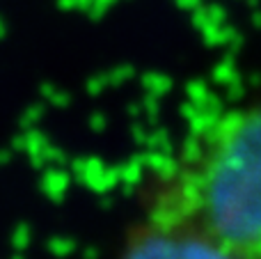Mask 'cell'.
I'll return each instance as SVG.
<instances>
[{
  "instance_id": "2",
  "label": "cell",
  "mask_w": 261,
  "mask_h": 259,
  "mask_svg": "<svg viewBox=\"0 0 261 259\" xmlns=\"http://www.w3.org/2000/svg\"><path fill=\"white\" fill-rule=\"evenodd\" d=\"M117 259H243L181 216L147 200L126 229Z\"/></svg>"
},
{
  "instance_id": "1",
  "label": "cell",
  "mask_w": 261,
  "mask_h": 259,
  "mask_svg": "<svg viewBox=\"0 0 261 259\" xmlns=\"http://www.w3.org/2000/svg\"><path fill=\"white\" fill-rule=\"evenodd\" d=\"M149 202L261 259V99L218 115L151 184Z\"/></svg>"
}]
</instances>
